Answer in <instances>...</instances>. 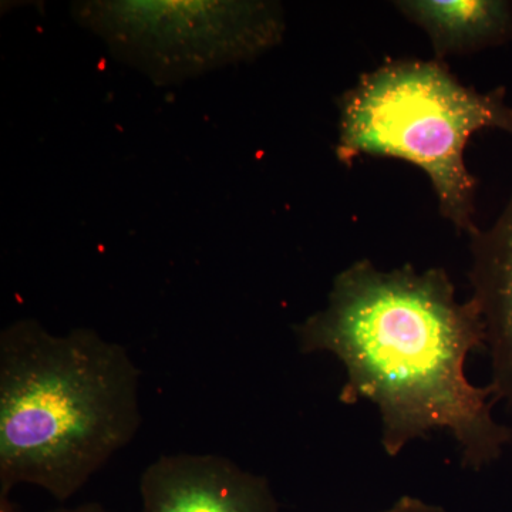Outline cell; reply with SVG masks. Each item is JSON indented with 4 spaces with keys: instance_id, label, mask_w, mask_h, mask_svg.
<instances>
[{
    "instance_id": "cell-1",
    "label": "cell",
    "mask_w": 512,
    "mask_h": 512,
    "mask_svg": "<svg viewBox=\"0 0 512 512\" xmlns=\"http://www.w3.org/2000/svg\"><path fill=\"white\" fill-rule=\"evenodd\" d=\"M293 330L303 355L342 363L340 403L376 406L387 457L444 431L461 466L481 471L511 443L512 430L493 416L494 387L468 380V356L485 349L484 323L473 299L458 301L446 269L382 271L359 259L336 276L326 308Z\"/></svg>"
},
{
    "instance_id": "cell-2",
    "label": "cell",
    "mask_w": 512,
    "mask_h": 512,
    "mask_svg": "<svg viewBox=\"0 0 512 512\" xmlns=\"http://www.w3.org/2000/svg\"><path fill=\"white\" fill-rule=\"evenodd\" d=\"M140 379L128 350L94 330H3L0 495L22 484L57 501L79 493L140 430Z\"/></svg>"
},
{
    "instance_id": "cell-3",
    "label": "cell",
    "mask_w": 512,
    "mask_h": 512,
    "mask_svg": "<svg viewBox=\"0 0 512 512\" xmlns=\"http://www.w3.org/2000/svg\"><path fill=\"white\" fill-rule=\"evenodd\" d=\"M507 89L487 93L464 86L441 60L402 59L362 74L339 101L336 157L397 158L429 177L439 211L457 232L477 231L478 181L466 147L483 130L512 137Z\"/></svg>"
},
{
    "instance_id": "cell-4",
    "label": "cell",
    "mask_w": 512,
    "mask_h": 512,
    "mask_svg": "<svg viewBox=\"0 0 512 512\" xmlns=\"http://www.w3.org/2000/svg\"><path fill=\"white\" fill-rule=\"evenodd\" d=\"M140 512H279L268 478L218 454H164L140 477Z\"/></svg>"
},
{
    "instance_id": "cell-5",
    "label": "cell",
    "mask_w": 512,
    "mask_h": 512,
    "mask_svg": "<svg viewBox=\"0 0 512 512\" xmlns=\"http://www.w3.org/2000/svg\"><path fill=\"white\" fill-rule=\"evenodd\" d=\"M468 238L471 299L483 318L490 384L497 402L503 400L512 410V191L497 221Z\"/></svg>"
},
{
    "instance_id": "cell-6",
    "label": "cell",
    "mask_w": 512,
    "mask_h": 512,
    "mask_svg": "<svg viewBox=\"0 0 512 512\" xmlns=\"http://www.w3.org/2000/svg\"><path fill=\"white\" fill-rule=\"evenodd\" d=\"M394 8L427 33L437 60L512 42L508 0H402Z\"/></svg>"
},
{
    "instance_id": "cell-7",
    "label": "cell",
    "mask_w": 512,
    "mask_h": 512,
    "mask_svg": "<svg viewBox=\"0 0 512 512\" xmlns=\"http://www.w3.org/2000/svg\"><path fill=\"white\" fill-rule=\"evenodd\" d=\"M377 512H448L441 505L427 503L419 497L403 495L399 500L394 501L390 507Z\"/></svg>"
},
{
    "instance_id": "cell-8",
    "label": "cell",
    "mask_w": 512,
    "mask_h": 512,
    "mask_svg": "<svg viewBox=\"0 0 512 512\" xmlns=\"http://www.w3.org/2000/svg\"><path fill=\"white\" fill-rule=\"evenodd\" d=\"M0 512H20L18 507L10 501V495H0ZM47 512H113L100 504H82L79 507L59 508V510Z\"/></svg>"
}]
</instances>
